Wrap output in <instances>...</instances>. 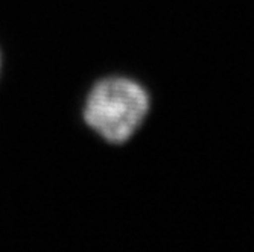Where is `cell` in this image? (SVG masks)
Returning a JSON list of instances; mask_svg holds the SVG:
<instances>
[{
	"instance_id": "obj_1",
	"label": "cell",
	"mask_w": 254,
	"mask_h": 252,
	"mask_svg": "<svg viewBox=\"0 0 254 252\" xmlns=\"http://www.w3.org/2000/svg\"><path fill=\"white\" fill-rule=\"evenodd\" d=\"M148 111L149 98L140 84L125 78H108L90 91L84 119L108 143L121 145L140 128Z\"/></svg>"
}]
</instances>
